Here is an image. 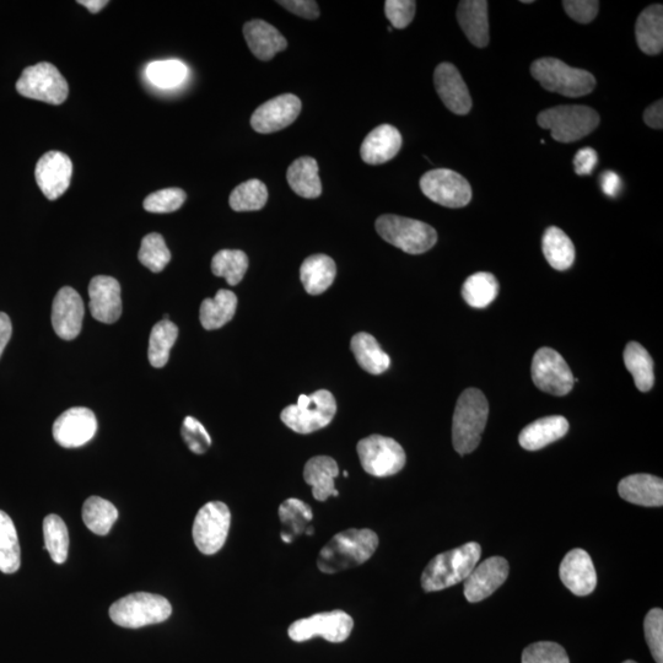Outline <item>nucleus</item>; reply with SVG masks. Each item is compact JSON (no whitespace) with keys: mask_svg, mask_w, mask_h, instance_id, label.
I'll return each mask as SVG.
<instances>
[{"mask_svg":"<svg viewBox=\"0 0 663 663\" xmlns=\"http://www.w3.org/2000/svg\"><path fill=\"white\" fill-rule=\"evenodd\" d=\"M379 547V537L369 528H349L339 532L322 548L317 567L325 574L353 569L368 562Z\"/></svg>","mask_w":663,"mask_h":663,"instance_id":"1","label":"nucleus"},{"mask_svg":"<svg viewBox=\"0 0 663 663\" xmlns=\"http://www.w3.org/2000/svg\"><path fill=\"white\" fill-rule=\"evenodd\" d=\"M488 415L489 404L481 390L467 388L462 392L452 420V442L458 454H471L481 444Z\"/></svg>","mask_w":663,"mask_h":663,"instance_id":"2","label":"nucleus"},{"mask_svg":"<svg viewBox=\"0 0 663 663\" xmlns=\"http://www.w3.org/2000/svg\"><path fill=\"white\" fill-rule=\"evenodd\" d=\"M481 555L482 548L476 542L436 555L422 575L424 591H441L465 581L477 567Z\"/></svg>","mask_w":663,"mask_h":663,"instance_id":"3","label":"nucleus"},{"mask_svg":"<svg viewBox=\"0 0 663 663\" xmlns=\"http://www.w3.org/2000/svg\"><path fill=\"white\" fill-rule=\"evenodd\" d=\"M532 77L544 89L552 93L581 97L589 95L596 88V79L584 69H576L557 58H541L532 63Z\"/></svg>","mask_w":663,"mask_h":663,"instance_id":"4","label":"nucleus"},{"mask_svg":"<svg viewBox=\"0 0 663 663\" xmlns=\"http://www.w3.org/2000/svg\"><path fill=\"white\" fill-rule=\"evenodd\" d=\"M376 231L382 239L409 255H422L438 241L433 226L423 221L386 214L376 220Z\"/></svg>","mask_w":663,"mask_h":663,"instance_id":"5","label":"nucleus"},{"mask_svg":"<svg viewBox=\"0 0 663 663\" xmlns=\"http://www.w3.org/2000/svg\"><path fill=\"white\" fill-rule=\"evenodd\" d=\"M600 115L587 106H557L539 113L538 126L549 129L554 140L573 143L589 136L600 125Z\"/></svg>","mask_w":663,"mask_h":663,"instance_id":"6","label":"nucleus"},{"mask_svg":"<svg viewBox=\"0 0 663 663\" xmlns=\"http://www.w3.org/2000/svg\"><path fill=\"white\" fill-rule=\"evenodd\" d=\"M172 613L165 597L137 592L120 598L110 608L111 621L120 627L138 629L167 621Z\"/></svg>","mask_w":663,"mask_h":663,"instance_id":"7","label":"nucleus"},{"mask_svg":"<svg viewBox=\"0 0 663 663\" xmlns=\"http://www.w3.org/2000/svg\"><path fill=\"white\" fill-rule=\"evenodd\" d=\"M337 402L330 391L320 390L310 396L301 395L298 403L283 409L280 418L298 434H311L332 423Z\"/></svg>","mask_w":663,"mask_h":663,"instance_id":"8","label":"nucleus"},{"mask_svg":"<svg viewBox=\"0 0 663 663\" xmlns=\"http://www.w3.org/2000/svg\"><path fill=\"white\" fill-rule=\"evenodd\" d=\"M16 90L21 96L50 105L63 104L69 94L67 80L53 64L47 62L24 69L16 83Z\"/></svg>","mask_w":663,"mask_h":663,"instance_id":"9","label":"nucleus"},{"mask_svg":"<svg viewBox=\"0 0 663 663\" xmlns=\"http://www.w3.org/2000/svg\"><path fill=\"white\" fill-rule=\"evenodd\" d=\"M358 455L364 471L374 477L395 476L406 465V452L403 447L386 436L371 435L360 440Z\"/></svg>","mask_w":663,"mask_h":663,"instance_id":"10","label":"nucleus"},{"mask_svg":"<svg viewBox=\"0 0 663 663\" xmlns=\"http://www.w3.org/2000/svg\"><path fill=\"white\" fill-rule=\"evenodd\" d=\"M231 525L228 505L210 501L198 511L193 524V539L198 551L213 555L224 547Z\"/></svg>","mask_w":663,"mask_h":663,"instance_id":"11","label":"nucleus"},{"mask_svg":"<svg viewBox=\"0 0 663 663\" xmlns=\"http://www.w3.org/2000/svg\"><path fill=\"white\" fill-rule=\"evenodd\" d=\"M353 618L348 613L339 611L317 613L314 616L299 619L290 625L288 634L296 643L322 636L330 643H343L352 634Z\"/></svg>","mask_w":663,"mask_h":663,"instance_id":"12","label":"nucleus"},{"mask_svg":"<svg viewBox=\"0 0 663 663\" xmlns=\"http://www.w3.org/2000/svg\"><path fill=\"white\" fill-rule=\"evenodd\" d=\"M420 188L430 201L446 208H463L472 201V187L458 172L431 170L420 179Z\"/></svg>","mask_w":663,"mask_h":663,"instance_id":"13","label":"nucleus"},{"mask_svg":"<svg viewBox=\"0 0 663 663\" xmlns=\"http://www.w3.org/2000/svg\"><path fill=\"white\" fill-rule=\"evenodd\" d=\"M532 379L539 390L565 396L573 390L574 376L567 361L552 348L538 349L532 360Z\"/></svg>","mask_w":663,"mask_h":663,"instance_id":"14","label":"nucleus"},{"mask_svg":"<svg viewBox=\"0 0 663 663\" xmlns=\"http://www.w3.org/2000/svg\"><path fill=\"white\" fill-rule=\"evenodd\" d=\"M301 112L298 96L284 94L264 102L253 112L251 127L257 133L271 134L293 125Z\"/></svg>","mask_w":663,"mask_h":663,"instance_id":"15","label":"nucleus"},{"mask_svg":"<svg viewBox=\"0 0 663 663\" xmlns=\"http://www.w3.org/2000/svg\"><path fill=\"white\" fill-rule=\"evenodd\" d=\"M97 420L89 408L75 407L59 415L53 424V438L66 449H75L94 438Z\"/></svg>","mask_w":663,"mask_h":663,"instance_id":"16","label":"nucleus"},{"mask_svg":"<svg viewBox=\"0 0 663 663\" xmlns=\"http://www.w3.org/2000/svg\"><path fill=\"white\" fill-rule=\"evenodd\" d=\"M73 176V164L69 156L61 152H48L36 165L37 185L47 199L56 201L67 192Z\"/></svg>","mask_w":663,"mask_h":663,"instance_id":"17","label":"nucleus"},{"mask_svg":"<svg viewBox=\"0 0 663 663\" xmlns=\"http://www.w3.org/2000/svg\"><path fill=\"white\" fill-rule=\"evenodd\" d=\"M85 310L82 296L73 288L58 291L52 305V326L59 338L73 341L82 331Z\"/></svg>","mask_w":663,"mask_h":663,"instance_id":"18","label":"nucleus"},{"mask_svg":"<svg viewBox=\"0 0 663 663\" xmlns=\"http://www.w3.org/2000/svg\"><path fill=\"white\" fill-rule=\"evenodd\" d=\"M435 89L447 109L465 116L472 110V97L465 80L451 63H441L434 73Z\"/></svg>","mask_w":663,"mask_h":663,"instance_id":"19","label":"nucleus"},{"mask_svg":"<svg viewBox=\"0 0 663 663\" xmlns=\"http://www.w3.org/2000/svg\"><path fill=\"white\" fill-rule=\"evenodd\" d=\"M509 576V563L501 557L484 560L474 568L465 580V596L468 602L485 600L504 584Z\"/></svg>","mask_w":663,"mask_h":663,"instance_id":"20","label":"nucleus"},{"mask_svg":"<svg viewBox=\"0 0 663 663\" xmlns=\"http://www.w3.org/2000/svg\"><path fill=\"white\" fill-rule=\"evenodd\" d=\"M560 580L574 595L592 594L597 585V574L590 554L584 549H573L565 555L559 568Z\"/></svg>","mask_w":663,"mask_h":663,"instance_id":"21","label":"nucleus"},{"mask_svg":"<svg viewBox=\"0 0 663 663\" xmlns=\"http://www.w3.org/2000/svg\"><path fill=\"white\" fill-rule=\"evenodd\" d=\"M90 312L96 321L115 323L122 315L121 285L115 278L99 276L89 285Z\"/></svg>","mask_w":663,"mask_h":663,"instance_id":"22","label":"nucleus"},{"mask_svg":"<svg viewBox=\"0 0 663 663\" xmlns=\"http://www.w3.org/2000/svg\"><path fill=\"white\" fill-rule=\"evenodd\" d=\"M401 148L400 131L391 125H381L364 139L360 148V156L366 164L381 165L395 158Z\"/></svg>","mask_w":663,"mask_h":663,"instance_id":"23","label":"nucleus"},{"mask_svg":"<svg viewBox=\"0 0 663 663\" xmlns=\"http://www.w3.org/2000/svg\"><path fill=\"white\" fill-rule=\"evenodd\" d=\"M244 36L253 56L260 61H271L277 53L288 47V41L273 25L263 20H252L244 26Z\"/></svg>","mask_w":663,"mask_h":663,"instance_id":"24","label":"nucleus"},{"mask_svg":"<svg viewBox=\"0 0 663 663\" xmlns=\"http://www.w3.org/2000/svg\"><path fill=\"white\" fill-rule=\"evenodd\" d=\"M621 497L635 505L659 508L663 505V482L651 474H633L625 477L618 485Z\"/></svg>","mask_w":663,"mask_h":663,"instance_id":"25","label":"nucleus"},{"mask_svg":"<svg viewBox=\"0 0 663 663\" xmlns=\"http://www.w3.org/2000/svg\"><path fill=\"white\" fill-rule=\"evenodd\" d=\"M457 19L472 45L478 48L488 46V2H485V0H463L458 4Z\"/></svg>","mask_w":663,"mask_h":663,"instance_id":"26","label":"nucleus"},{"mask_svg":"<svg viewBox=\"0 0 663 663\" xmlns=\"http://www.w3.org/2000/svg\"><path fill=\"white\" fill-rule=\"evenodd\" d=\"M568 420L560 415L537 419L521 431L519 442L527 451H537L568 434Z\"/></svg>","mask_w":663,"mask_h":663,"instance_id":"27","label":"nucleus"},{"mask_svg":"<svg viewBox=\"0 0 663 663\" xmlns=\"http://www.w3.org/2000/svg\"><path fill=\"white\" fill-rule=\"evenodd\" d=\"M339 467L332 457L317 456L307 461L304 470V479L312 488V495L317 501H326L331 497H338L339 492L334 487V479L338 477Z\"/></svg>","mask_w":663,"mask_h":663,"instance_id":"28","label":"nucleus"},{"mask_svg":"<svg viewBox=\"0 0 663 663\" xmlns=\"http://www.w3.org/2000/svg\"><path fill=\"white\" fill-rule=\"evenodd\" d=\"M636 42L645 55H660L663 50V7L651 5L639 15L635 25Z\"/></svg>","mask_w":663,"mask_h":663,"instance_id":"29","label":"nucleus"},{"mask_svg":"<svg viewBox=\"0 0 663 663\" xmlns=\"http://www.w3.org/2000/svg\"><path fill=\"white\" fill-rule=\"evenodd\" d=\"M279 519L284 526L280 537L285 543H293L295 537L303 533L314 535V527L309 526L314 519V512L304 501L294 498L285 500L279 506Z\"/></svg>","mask_w":663,"mask_h":663,"instance_id":"30","label":"nucleus"},{"mask_svg":"<svg viewBox=\"0 0 663 663\" xmlns=\"http://www.w3.org/2000/svg\"><path fill=\"white\" fill-rule=\"evenodd\" d=\"M336 274V263L326 255L310 256L300 268L301 282L310 295L325 293L333 284Z\"/></svg>","mask_w":663,"mask_h":663,"instance_id":"31","label":"nucleus"},{"mask_svg":"<svg viewBox=\"0 0 663 663\" xmlns=\"http://www.w3.org/2000/svg\"><path fill=\"white\" fill-rule=\"evenodd\" d=\"M287 179L291 190L298 196L314 199L322 194V182L318 176V164L314 158L304 156L289 166Z\"/></svg>","mask_w":663,"mask_h":663,"instance_id":"32","label":"nucleus"},{"mask_svg":"<svg viewBox=\"0 0 663 663\" xmlns=\"http://www.w3.org/2000/svg\"><path fill=\"white\" fill-rule=\"evenodd\" d=\"M350 348H352L358 364L368 373L380 375L390 368V357L381 349L380 344L371 334L364 332L355 334Z\"/></svg>","mask_w":663,"mask_h":663,"instance_id":"33","label":"nucleus"},{"mask_svg":"<svg viewBox=\"0 0 663 663\" xmlns=\"http://www.w3.org/2000/svg\"><path fill=\"white\" fill-rule=\"evenodd\" d=\"M237 298L233 291L221 289L213 299H206L201 305L199 318L208 331L218 330L233 320Z\"/></svg>","mask_w":663,"mask_h":663,"instance_id":"34","label":"nucleus"},{"mask_svg":"<svg viewBox=\"0 0 663 663\" xmlns=\"http://www.w3.org/2000/svg\"><path fill=\"white\" fill-rule=\"evenodd\" d=\"M542 247L549 266L563 272L573 266L575 247L570 237L562 229L551 226L543 235Z\"/></svg>","mask_w":663,"mask_h":663,"instance_id":"35","label":"nucleus"},{"mask_svg":"<svg viewBox=\"0 0 663 663\" xmlns=\"http://www.w3.org/2000/svg\"><path fill=\"white\" fill-rule=\"evenodd\" d=\"M624 363L634 377L636 388L649 392L655 384L654 360L641 344L630 342L624 350Z\"/></svg>","mask_w":663,"mask_h":663,"instance_id":"36","label":"nucleus"},{"mask_svg":"<svg viewBox=\"0 0 663 663\" xmlns=\"http://www.w3.org/2000/svg\"><path fill=\"white\" fill-rule=\"evenodd\" d=\"M21 564L18 532L12 519L0 510V571L14 574Z\"/></svg>","mask_w":663,"mask_h":663,"instance_id":"37","label":"nucleus"},{"mask_svg":"<svg viewBox=\"0 0 663 663\" xmlns=\"http://www.w3.org/2000/svg\"><path fill=\"white\" fill-rule=\"evenodd\" d=\"M499 294V283L492 273L478 272L467 278L462 287V296L474 309H485Z\"/></svg>","mask_w":663,"mask_h":663,"instance_id":"38","label":"nucleus"},{"mask_svg":"<svg viewBox=\"0 0 663 663\" xmlns=\"http://www.w3.org/2000/svg\"><path fill=\"white\" fill-rule=\"evenodd\" d=\"M177 336L179 328L170 320L160 321L153 327L150 333L148 357L154 368L161 369L167 364Z\"/></svg>","mask_w":663,"mask_h":663,"instance_id":"39","label":"nucleus"},{"mask_svg":"<svg viewBox=\"0 0 663 663\" xmlns=\"http://www.w3.org/2000/svg\"><path fill=\"white\" fill-rule=\"evenodd\" d=\"M118 519L116 506L99 497H91L83 506L86 527L97 536H106Z\"/></svg>","mask_w":663,"mask_h":663,"instance_id":"40","label":"nucleus"},{"mask_svg":"<svg viewBox=\"0 0 663 663\" xmlns=\"http://www.w3.org/2000/svg\"><path fill=\"white\" fill-rule=\"evenodd\" d=\"M247 268H249V257L239 250H221L213 257L214 276L225 278L233 287L244 279Z\"/></svg>","mask_w":663,"mask_h":663,"instance_id":"41","label":"nucleus"},{"mask_svg":"<svg viewBox=\"0 0 663 663\" xmlns=\"http://www.w3.org/2000/svg\"><path fill=\"white\" fill-rule=\"evenodd\" d=\"M268 201L267 186L260 180L241 183L230 194V207L235 212H256L266 206Z\"/></svg>","mask_w":663,"mask_h":663,"instance_id":"42","label":"nucleus"},{"mask_svg":"<svg viewBox=\"0 0 663 663\" xmlns=\"http://www.w3.org/2000/svg\"><path fill=\"white\" fill-rule=\"evenodd\" d=\"M45 546L53 562L63 564L68 558L69 533L67 525L58 515H48L43 520Z\"/></svg>","mask_w":663,"mask_h":663,"instance_id":"43","label":"nucleus"},{"mask_svg":"<svg viewBox=\"0 0 663 663\" xmlns=\"http://www.w3.org/2000/svg\"><path fill=\"white\" fill-rule=\"evenodd\" d=\"M139 262L153 273L163 272L171 261V252L167 249L164 237L160 234H149L142 240L138 253Z\"/></svg>","mask_w":663,"mask_h":663,"instance_id":"44","label":"nucleus"},{"mask_svg":"<svg viewBox=\"0 0 663 663\" xmlns=\"http://www.w3.org/2000/svg\"><path fill=\"white\" fill-rule=\"evenodd\" d=\"M187 68L179 61H163L149 64L147 77L154 85L163 89L175 88L185 80Z\"/></svg>","mask_w":663,"mask_h":663,"instance_id":"45","label":"nucleus"},{"mask_svg":"<svg viewBox=\"0 0 663 663\" xmlns=\"http://www.w3.org/2000/svg\"><path fill=\"white\" fill-rule=\"evenodd\" d=\"M186 193L181 188H166L150 194L143 203L149 213L166 214L179 210L186 202Z\"/></svg>","mask_w":663,"mask_h":663,"instance_id":"46","label":"nucleus"},{"mask_svg":"<svg viewBox=\"0 0 663 663\" xmlns=\"http://www.w3.org/2000/svg\"><path fill=\"white\" fill-rule=\"evenodd\" d=\"M522 663H570V660L563 646L551 641H541L525 649Z\"/></svg>","mask_w":663,"mask_h":663,"instance_id":"47","label":"nucleus"},{"mask_svg":"<svg viewBox=\"0 0 663 663\" xmlns=\"http://www.w3.org/2000/svg\"><path fill=\"white\" fill-rule=\"evenodd\" d=\"M646 643L656 663H663V611L651 609L644 622Z\"/></svg>","mask_w":663,"mask_h":663,"instance_id":"48","label":"nucleus"},{"mask_svg":"<svg viewBox=\"0 0 663 663\" xmlns=\"http://www.w3.org/2000/svg\"><path fill=\"white\" fill-rule=\"evenodd\" d=\"M181 434L188 449L194 454H206L210 445H212V439H210L208 431L196 418L187 417L183 420Z\"/></svg>","mask_w":663,"mask_h":663,"instance_id":"49","label":"nucleus"},{"mask_svg":"<svg viewBox=\"0 0 663 663\" xmlns=\"http://www.w3.org/2000/svg\"><path fill=\"white\" fill-rule=\"evenodd\" d=\"M417 3L414 0H387L385 13L387 19L395 29H406L411 25Z\"/></svg>","mask_w":663,"mask_h":663,"instance_id":"50","label":"nucleus"},{"mask_svg":"<svg viewBox=\"0 0 663 663\" xmlns=\"http://www.w3.org/2000/svg\"><path fill=\"white\" fill-rule=\"evenodd\" d=\"M563 5L570 18L580 24L594 21L600 10V3L596 0H565Z\"/></svg>","mask_w":663,"mask_h":663,"instance_id":"51","label":"nucleus"},{"mask_svg":"<svg viewBox=\"0 0 663 663\" xmlns=\"http://www.w3.org/2000/svg\"><path fill=\"white\" fill-rule=\"evenodd\" d=\"M278 4L300 18L315 20L320 16V8L314 0H284Z\"/></svg>","mask_w":663,"mask_h":663,"instance_id":"52","label":"nucleus"},{"mask_svg":"<svg viewBox=\"0 0 663 663\" xmlns=\"http://www.w3.org/2000/svg\"><path fill=\"white\" fill-rule=\"evenodd\" d=\"M598 163L595 149L584 148L579 150L574 159L575 172L579 176L591 175Z\"/></svg>","mask_w":663,"mask_h":663,"instance_id":"53","label":"nucleus"},{"mask_svg":"<svg viewBox=\"0 0 663 663\" xmlns=\"http://www.w3.org/2000/svg\"><path fill=\"white\" fill-rule=\"evenodd\" d=\"M602 191L609 197H617L622 191V180L616 172L605 171L601 175Z\"/></svg>","mask_w":663,"mask_h":663,"instance_id":"54","label":"nucleus"},{"mask_svg":"<svg viewBox=\"0 0 663 663\" xmlns=\"http://www.w3.org/2000/svg\"><path fill=\"white\" fill-rule=\"evenodd\" d=\"M646 125L654 129L663 128V101L659 100L654 105L648 107L644 113Z\"/></svg>","mask_w":663,"mask_h":663,"instance_id":"55","label":"nucleus"},{"mask_svg":"<svg viewBox=\"0 0 663 663\" xmlns=\"http://www.w3.org/2000/svg\"><path fill=\"white\" fill-rule=\"evenodd\" d=\"M12 333V321H10L7 314L0 312V358H2L4 349L8 346L10 338H12Z\"/></svg>","mask_w":663,"mask_h":663,"instance_id":"56","label":"nucleus"},{"mask_svg":"<svg viewBox=\"0 0 663 663\" xmlns=\"http://www.w3.org/2000/svg\"><path fill=\"white\" fill-rule=\"evenodd\" d=\"M78 3L84 5V7L93 14L101 12V10L109 4L107 0H79Z\"/></svg>","mask_w":663,"mask_h":663,"instance_id":"57","label":"nucleus"},{"mask_svg":"<svg viewBox=\"0 0 663 663\" xmlns=\"http://www.w3.org/2000/svg\"><path fill=\"white\" fill-rule=\"evenodd\" d=\"M521 3H524V4H532L533 2H532V0H522Z\"/></svg>","mask_w":663,"mask_h":663,"instance_id":"58","label":"nucleus"},{"mask_svg":"<svg viewBox=\"0 0 663 663\" xmlns=\"http://www.w3.org/2000/svg\"><path fill=\"white\" fill-rule=\"evenodd\" d=\"M623 663H636V662H635V661H630V660H629V661H625V662H623Z\"/></svg>","mask_w":663,"mask_h":663,"instance_id":"59","label":"nucleus"}]
</instances>
